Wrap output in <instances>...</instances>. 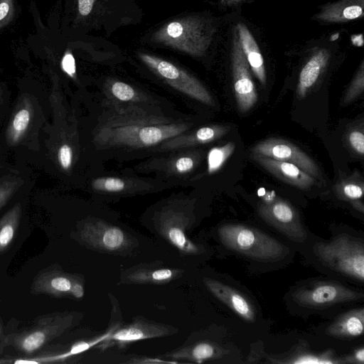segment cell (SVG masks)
Segmentation results:
<instances>
[{
    "instance_id": "cell-1",
    "label": "cell",
    "mask_w": 364,
    "mask_h": 364,
    "mask_svg": "<svg viewBox=\"0 0 364 364\" xmlns=\"http://www.w3.org/2000/svg\"><path fill=\"white\" fill-rule=\"evenodd\" d=\"M216 31L212 18L191 14L165 23L150 35L149 41L156 46L201 58L210 48Z\"/></svg>"
},
{
    "instance_id": "cell-2",
    "label": "cell",
    "mask_w": 364,
    "mask_h": 364,
    "mask_svg": "<svg viewBox=\"0 0 364 364\" xmlns=\"http://www.w3.org/2000/svg\"><path fill=\"white\" fill-rule=\"evenodd\" d=\"M188 127L184 123L122 120L109 122L101 128L96 141L104 146L147 147L181 134L188 129Z\"/></svg>"
},
{
    "instance_id": "cell-3",
    "label": "cell",
    "mask_w": 364,
    "mask_h": 364,
    "mask_svg": "<svg viewBox=\"0 0 364 364\" xmlns=\"http://www.w3.org/2000/svg\"><path fill=\"white\" fill-rule=\"evenodd\" d=\"M218 232L225 246L255 259L278 260L288 252V248L274 237L247 225L225 224Z\"/></svg>"
},
{
    "instance_id": "cell-4",
    "label": "cell",
    "mask_w": 364,
    "mask_h": 364,
    "mask_svg": "<svg viewBox=\"0 0 364 364\" xmlns=\"http://www.w3.org/2000/svg\"><path fill=\"white\" fill-rule=\"evenodd\" d=\"M74 312H57L38 317L30 327L6 336L5 344L28 356L70 328L77 319Z\"/></svg>"
},
{
    "instance_id": "cell-5",
    "label": "cell",
    "mask_w": 364,
    "mask_h": 364,
    "mask_svg": "<svg viewBox=\"0 0 364 364\" xmlns=\"http://www.w3.org/2000/svg\"><path fill=\"white\" fill-rule=\"evenodd\" d=\"M314 252L326 267L363 282V243L347 235H339L330 242L318 243Z\"/></svg>"
},
{
    "instance_id": "cell-6",
    "label": "cell",
    "mask_w": 364,
    "mask_h": 364,
    "mask_svg": "<svg viewBox=\"0 0 364 364\" xmlns=\"http://www.w3.org/2000/svg\"><path fill=\"white\" fill-rule=\"evenodd\" d=\"M138 56L151 70L173 88L205 105L213 104L210 94L203 85L183 69L147 53L139 52Z\"/></svg>"
},
{
    "instance_id": "cell-7",
    "label": "cell",
    "mask_w": 364,
    "mask_h": 364,
    "mask_svg": "<svg viewBox=\"0 0 364 364\" xmlns=\"http://www.w3.org/2000/svg\"><path fill=\"white\" fill-rule=\"evenodd\" d=\"M177 331V328L171 326L156 323L139 316L133 318L129 323H120L96 348L105 350L114 346L123 347L135 341L172 335Z\"/></svg>"
},
{
    "instance_id": "cell-8",
    "label": "cell",
    "mask_w": 364,
    "mask_h": 364,
    "mask_svg": "<svg viewBox=\"0 0 364 364\" xmlns=\"http://www.w3.org/2000/svg\"><path fill=\"white\" fill-rule=\"evenodd\" d=\"M231 66L237 109L241 112H247L257 102V92L235 26L232 41Z\"/></svg>"
},
{
    "instance_id": "cell-9",
    "label": "cell",
    "mask_w": 364,
    "mask_h": 364,
    "mask_svg": "<svg viewBox=\"0 0 364 364\" xmlns=\"http://www.w3.org/2000/svg\"><path fill=\"white\" fill-rule=\"evenodd\" d=\"M79 237L93 249L108 252L127 250L133 245L132 238L122 229L100 220L85 222Z\"/></svg>"
},
{
    "instance_id": "cell-10",
    "label": "cell",
    "mask_w": 364,
    "mask_h": 364,
    "mask_svg": "<svg viewBox=\"0 0 364 364\" xmlns=\"http://www.w3.org/2000/svg\"><path fill=\"white\" fill-rule=\"evenodd\" d=\"M294 298L301 306L322 308L362 299L363 294L336 282H317L298 289Z\"/></svg>"
},
{
    "instance_id": "cell-11",
    "label": "cell",
    "mask_w": 364,
    "mask_h": 364,
    "mask_svg": "<svg viewBox=\"0 0 364 364\" xmlns=\"http://www.w3.org/2000/svg\"><path fill=\"white\" fill-rule=\"evenodd\" d=\"M251 153L275 160L289 162L314 178L321 176V171L315 161L295 144L280 138H269L256 144Z\"/></svg>"
},
{
    "instance_id": "cell-12",
    "label": "cell",
    "mask_w": 364,
    "mask_h": 364,
    "mask_svg": "<svg viewBox=\"0 0 364 364\" xmlns=\"http://www.w3.org/2000/svg\"><path fill=\"white\" fill-rule=\"evenodd\" d=\"M258 212L267 223L291 240L301 242L305 239L306 232L298 212L287 200L276 198L270 203H262L258 206Z\"/></svg>"
},
{
    "instance_id": "cell-13",
    "label": "cell",
    "mask_w": 364,
    "mask_h": 364,
    "mask_svg": "<svg viewBox=\"0 0 364 364\" xmlns=\"http://www.w3.org/2000/svg\"><path fill=\"white\" fill-rule=\"evenodd\" d=\"M189 224L188 218L183 214L167 211L161 217L159 232L181 254L196 255L201 252V250L187 235Z\"/></svg>"
},
{
    "instance_id": "cell-14",
    "label": "cell",
    "mask_w": 364,
    "mask_h": 364,
    "mask_svg": "<svg viewBox=\"0 0 364 364\" xmlns=\"http://www.w3.org/2000/svg\"><path fill=\"white\" fill-rule=\"evenodd\" d=\"M37 108L33 97L23 95L18 100L11 116L6 131V141L11 146L23 144L34 130Z\"/></svg>"
},
{
    "instance_id": "cell-15",
    "label": "cell",
    "mask_w": 364,
    "mask_h": 364,
    "mask_svg": "<svg viewBox=\"0 0 364 364\" xmlns=\"http://www.w3.org/2000/svg\"><path fill=\"white\" fill-rule=\"evenodd\" d=\"M77 274L64 272L58 264L41 270L33 278L31 291L36 295L46 294L55 298L70 297L73 282Z\"/></svg>"
},
{
    "instance_id": "cell-16",
    "label": "cell",
    "mask_w": 364,
    "mask_h": 364,
    "mask_svg": "<svg viewBox=\"0 0 364 364\" xmlns=\"http://www.w3.org/2000/svg\"><path fill=\"white\" fill-rule=\"evenodd\" d=\"M250 157L273 176L291 186L307 189L315 182L314 177L294 164L252 153Z\"/></svg>"
},
{
    "instance_id": "cell-17",
    "label": "cell",
    "mask_w": 364,
    "mask_h": 364,
    "mask_svg": "<svg viewBox=\"0 0 364 364\" xmlns=\"http://www.w3.org/2000/svg\"><path fill=\"white\" fill-rule=\"evenodd\" d=\"M331 58L330 47L316 46L313 48L299 73L296 88V93L299 98L302 99L306 97L308 92L323 73Z\"/></svg>"
},
{
    "instance_id": "cell-18",
    "label": "cell",
    "mask_w": 364,
    "mask_h": 364,
    "mask_svg": "<svg viewBox=\"0 0 364 364\" xmlns=\"http://www.w3.org/2000/svg\"><path fill=\"white\" fill-rule=\"evenodd\" d=\"M183 274V271L178 268L140 264L122 273L119 283L161 285L180 277Z\"/></svg>"
},
{
    "instance_id": "cell-19",
    "label": "cell",
    "mask_w": 364,
    "mask_h": 364,
    "mask_svg": "<svg viewBox=\"0 0 364 364\" xmlns=\"http://www.w3.org/2000/svg\"><path fill=\"white\" fill-rule=\"evenodd\" d=\"M364 0H337L320 7L312 19L323 24L348 23L363 17Z\"/></svg>"
},
{
    "instance_id": "cell-20",
    "label": "cell",
    "mask_w": 364,
    "mask_h": 364,
    "mask_svg": "<svg viewBox=\"0 0 364 364\" xmlns=\"http://www.w3.org/2000/svg\"><path fill=\"white\" fill-rule=\"evenodd\" d=\"M207 289L239 316L247 321L255 320V311L251 303L238 291L218 280L204 278Z\"/></svg>"
},
{
    "instance_id": "cell-21",
    "label": "cell",
    "mask_w": 364,
    "mask_h": 364,
    "mask_svg": "<svg viewBox=\"0 0 364 364\" xmlns=\"http://www.w3.org/2000/svg\"><path fill=\"white\" fill-rule=\"evenodd\" d=\"M235 27L250 68L259 82L265 85L267 76L264 61L257 41L244 23L237 22Z\"/></svg>"
},
{
    "instance_id": "cell-22",
    "label": "cell",
    "mask_w": 364,
    "mask_h": 364,
    "mask_svg": "<svg viewBox=\"0 0 364 364\" xmlns=\"http://www.w3.org/2000/svg\"><path fill=\"white\" fill-rule=\"evenodd\" d=\"M120 323L119 320L114 321L112 317L111 324L105 332L100 335L77 341L73 343L68 350L60 354L36 356L28 360H23L21 363H63L67 359L84 353L103 342Z\"/></svg>"
},
{
    "instance_id": "cell-23",
    "label": "cell",
    "mask_w": 364,
    "mask_h": 364,
    "mask_svg": "<svg viewBox=\"0 0 364 364\" xmlns=\"http://www.w3.org/2000/svg\"><path fill=\"white\" fill-rule=\"evenodd\" d=\"M363 308L350 310L340 315L327 328V333L338 338L358 337L363 333Z\"/></svg>"
},
{
    "instance_id": "cell-24",
    "label": "cell",
    "mask_w": 364,
    "mask_h": 364,
    "mask_svg": "<svg viewBox=\"0 0 364 364\" xmlns=\"http://www.w3.org/2000/svg\"><path fill=\"white\" fill-rule=\"evenodd\" d=\"M218 349L208 341H198L190 345H185L164 356L171 360H183L191 363H202L215 358L218 355Z\"/></svg>"
},
{
    "instance_id": "cell-25",
    "label": "cell",
    "mask_w": 364,
    "mask_h": 364,
    "mask_svg": "<svg viewBox=\"0 0 364 364\" xmlns=\"http://www.w3.org/2000/svg\"><path fill=\"white\" fill-rule=\"evenodd\" d=\"M230 130L228 126L213 125L200 128L190 136H183L179 139L170 141L166 146L179 147L205 144L222 137Z\"/></svg>"
},
{
    "instance_id": "cell-26",
    "label": "cell",
    "mask_w": 364,
    "mask_h": 364,
    "mask_svg": "<svg viewBox=\"0 0 364 364\" xmlns=\"http://www.w3.org/2000/svg\"><path fill=\"white\" fill-rule=\"evenodd\" d=\"M21 216V204H15L0 219V255L6 252L17 233Z\"/></svg>"
},
{
    "instance_id": "cell-27",
    "label": "cell",
    "mask_w": 364,
    "mask_h": 364,
    "mask_svg": "<svg viewBox=\"0 0 364 364\" xmlns=\"http://www.w3.org/2000/svg\"><path fill=\"white\" fill-rule=\"evenodd\" d=\"M336 196L341 200L348 201L353 205L362 201L364 182L359 173L340 179L333 187Z\"/></svg>"
},
{
    "instance_id": "cell-28",
    "label": "cell",
    "mask_w": 364,
    "mask_h": 364,
    "mask_svg": "<svg viewBox=\"0 0 364 364\" xmlns=\"http://www.w3.org/2000/svg\"><path fill=\"white\" fill-rule=\"evenodd\" d=\"M235 148V144L232 141L222 146L212 148L207 156L208 173L212 174L219 171L233 153Z\"/></svg>"
},
{
    "instance_id": "cell-29",
    "label": "cell",
    "mask_w": 364,
    "mask_h": 364,
    "mask_svg": "<svg viewBox=\"0 0 364 364\" xmlns=\"http://www.w3.org/2000/svg\"><path fill=\"white\" fill-rule=\"evenodd\" d=\"M363 123L349 127L345 134V141L348 148L356 156L363 157L364 154Z\"/></svg>"
},
{
    "instance_id": "cell-30",
    "label": "cell",
    "mask_w": 364,
    "mask_h": 364,
    "mask_svg": "<svg viewBox=\"0 0 364 364\" xmlns=\"http://www.w3.org/2000/svg\"><path fill=\"white\" fill-rule=\"evenodd\" d=\"M364 90V62L361 61L351 82L347 88L343 99L342 105H346L360 96Z\"/></svg>"
},
{
    "instance_id": "cell-31",
    "label": "cell",
    "mask_w": 364,
    "mask_h": 364,
    "mask_svg": "<svg viewBox=\"0 0 364 364\" xmlns=\"http://www.w3.org/2000/svg\"><path fill=\"white\" fill-rule=\"evenodd\" d=\"M22 185L20 178L4 176L0 178V209L11 198Z\"/></svg>"
},
{
    "instance_id": "cell-32",
    "label": "cell",
    "mask_w": 364,
    "mask_h": 364,
    "mask_svg": "<svg viewBox=\"0 0 364 364\" xmlns=\"http://www.w3.org/2000/svg\"><path fill=\"white\" fill-rule=\"evenodd\" d=\"M92 187L95 190L117 193L123 191L126 187L124 180L117 177H101L92 182Z\"/></svg>"
},
{
    "instance_id": "cell-33",
    "label": "cell",
    "mask_w": 364,
    "mask_h": 364,
    "mask_svg": "<svg viewBox=\"0 0 364 364\" xmlns=\"http://www.w3.org/2000/svg\"><path fill=\"white\" fill-rule=\"evenodd\" d=\"M55 159L58 166L63 171H69L73 162V149L67 142L59 144L55 151Z\"/></svg>"
},
{
    "instance_id": "cell-34",
    "label": "cell",
    "mask_w": 364,
    "mask_h": 364,
    "mask_svg": "<svg viewBox=\"0 0 364 364\" xmlns=\"http://www.w3.org/2000/svg\"><path fill=\"white\" fill-rule=\"evenodd\" d=\"M112 95L120 101L128 102L134 100L137 97L136 90L129 84L122 81H114L110 85Z\"/></svg>"
},
{
    "instance_id": "cell-35",
    "label": "cell",
    "mask_w": 364,
    "mask_h": 364,
    "mask_svg": "<svg viewBox=\"0 0 364 364\" xmlns=\"http://www.w3.org/2000/svg\"><path fill=\"white\" fill-rule=\"evenodd\" d=\"M14 14V0H0V29L7 25Z\"/></svg>"
},
{
    "instance_id": "cell-36",
    "label": "cell",
    "mask_w": 364,
    "mask_h": 364,
    "mask_svg": "<svg viewBox=\"0 0 364 364\" xmlns=\"http://www.w3.org/2000/svg\"><path fill=\"white\" fill-rule=\"evenodd\" d=\"M330 355H323L315 356L311 355H305L296 358L294 360L291 361L294 363H333L336 361L331 360Z\"/></svg>"
},
{
    "instance_id": "cell-37",
    "label": "cell",
    "mask_w": 364,
    "mask_h": 364,
    "mask_svg": "<svg viewBox=\"0 0 364 364\" xmlns=\"http://www.w3.org/2000/svg\"><path fill=\"white\" fill-rule=\"evenodd\" d=\"M61 66L63 71L70 77H75L76 75L75 60L70 52H66L63 57Z\"/></svg>"
},
{
    "instance_id": "cell-38",
    "label": "cell",
    "mask_w": 364,
    "mask_h": 364,
    "mask_svg": "<svg viewBox=\"0 0 364 364\" xmlns=\"http://www.w3.org/2000/svg\"><path fill=\"white\" fill-rule=\"evenodd\" d=\"M195 166V161L191 156H182L178 159L175 163V169L181 173L191 171Z\"/></svg>"
},
{
    "instance_id": "cell-39",
    "label": "cell",
    "mask_w": 364,
    "mask_h": 364,
    "mask_svg": "<svg viewBox=\"0 0 364 364\" xmlns=\"http://www.w3.org/2000/svg\"><path fill=\"white\" fill-rule=\"evenodd\" d=\"M95 0H77V10L81 16L85 17L92 11Z\"/></svg>"
},
{
    "instance_id": "cell-40",
    "label": "cell",
    "mask_w": 364,
    "mask_h": 364,
    "mask_svg": "<svg viewBox=\"0 0 364 364\" xmlns=\"http://www.w3.org/2000/svg\"><path fill=\"white\" fill-rule=\"evenodd\" d=\"M84 283L83 279L79 276L73 282L71 291L70 297L74 299H81L84 296Z\"/></svg>"
},
{
    "instance_id": "cell-41",
    "label": "cell",
    "mask_w": 364,
    "mask_h": 364,
    "mask_svg": "<svg viewBox=\"0 0 364 364\" xmlns=\"http://www.w3.org/2000/svg\"><path fill=\"white\" fill-rule=\"evenodd\" d=\"M347 360H349V362H354L360 364H363L364 363V350L363 348L361 347L357 349L353 355L349 357Z\"/></svg>"
},
{
    "instance_id": "cell-42",
    "label": "cell",
    "mask_w": 364,
    "mask_h": 364,
    "mask_svg": "<svg viewBox=\"0 0 364 364\" xmlns=\"http://www.w3.org/2000/svg\"><path fill=\"white\" fill-rule=\"evenodd\" d=\"M250 1L251 0H220V2L225 6L235 7Z\"/></svg>"
},
{
    "instance_id": "cell-43",
    "label": "cell",
    "mask_w": 364,
    "mask_h": 364,
    "mask_svg": "<svg viewBox=\"0 0 364 364\" xmlns=\"http://www.w3.org/2000/svg\"><path fill=\"white\" fill-rule=\"evenodd\" d=\"M6 334L4 333V329L3 326V323L0 317V341H6Z\"/></svg>"
},
{
    "instance_id": "cell-44",
    "label": "cell",
    "mask_w": 364,
    "mask_h": 364,
    "mask_svg": "<svg viewBox=\"0 0 364 364\" xmlns=\"http://www.w3.org/2000/svg\"><path fill=\"white\" fill-rule=\"evenodd\" d=\"M5 346H6L5 343H4V341H1V342L0 343V354L1 353L2 350H3V348H4ZM9 363V361H8L6 359L5 360V359H2V358L1 359V358H0V363Z\"/></svg>"
},
{
    "instance_id": "cell-45",
    "label": "cell",
    "mask_w": 364,
    "mask_h": 364,
    "mask_svg": "<svg viewBox=\"0 0 364 364\" xmlns=\"http://www.w3.org/2000/svg\"><path fill=\"white\" fill-rule=\"evenodd\" d=\"M4 100V90L2 87L0 86V106L2 105Z\"/></svg>"
}]
</instances>
